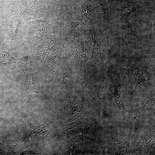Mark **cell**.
Here are the masks:
<instances>
[{
  "label": "cell",
  "instance_id": "7",
  "mask_svg": "<svg viewBox=\"0 0 155 155\" xmlns=\"http://www.w3.org/2000/svg\"><path fill=\"white\" fill-rule=\"evenodd\" d=\"M31 58L26 57L18 59L17 67L20 68L26 75L28 86L36 92L35 84L34 79V64Z\"/></svg>",
  "mask_w": 155,
  "mask_h": 155
},
{
  "label": "cell",
  "instance_id": "3",
  "mask_svg": "<svg viewBox=\"0 0 155 155\" xmlns=\"http://www.w3.org/2000/svg\"><path fill=\"white\" fill-rule=\"evenodd\" d=\"M88 32L91 35L93 42L92 53L89 60L91 63L99 67L105 75L102 69V67L104 69L108 67L104 63L101 53L100 45L102 41V32L100 28L96 25L90 26Z\"/></svg>",
  "mask_w": 155,
  "mask_h": 155
},
{
  "label": "cell",
  "instance_id": "9",
  "mask_svg": "<svg viewBox=\"0 0 155 155\" xmlns=\"http://www.w3.org/2000/svg\"><path fill=\"white\" fill-rule=\"evenodd\" d=\"M154 135L147 131H144L141 134L137 145L132 153L137 151L148 152L154 148Z\"/></svg>",
  "mask_w": 155,
  "mask_h": 155
},
{
  "label": "cell",
  "instance_id": "2",
  "mask_svg": "<svg viewBox=\"0 0 155 155\" xmlns=\"http://www.w3.org/2000/svg\"><path fill=\"white\" fill-rule=\"evenodd\" d=\"M60 64L62 75V87L66 96L64 108L66 103H67V106L68 102L70 101L71 92L77 83L75 82V74L73 71V66L71 62L65 57L61 59Z\"/></svg>",
  "mask_w": 155,
  "mask_h": 155
},
{
  "label": "cell",
  "instance_id": "1",
  "mask_svg": "<svg viewBox=\"0 0 155 155\" xmlns=\"http://www.w3.org/2000/svg\"><path fill=\"white\" fill-rule=\"evenodd\" d=\"M85 34L75 40V42L66 50L65 55L72 63L78 74V79L86 83L88 80L86 64L89 58L86 55L84 49Z\"/></svg>",
  "mask_w": 155,
  "mask_h": 155
},
{
  "label": "cell",
  "instance_id": "13",
  "mask_svg": "<svg viewBox=\"0 0 155 155\" xmlns=\"http://www.w3.org/2000/svg\"><path fill=\"white\" fill-rule=\"evenodd\" d=\"M17 60L3 49L0 48V63L13 70L17 67Z\"/></svg>",
  "mask_w": 155,
  "mask_h": 155
},
{
  "label": "cell",
  "instance_id": "14",
  "mask_svg": "<svg viewBox=\"0 0 155 155\" xmlns=\"http://www.w3.org/2000/svg\"><path fill=\"white\" fill-rule=\"evenodd\" d=\"M38 153H35L32 151L30 149V146L27 150L25 151L21 152L19 153L20 155L22 154H29V155H35Z\"/></svg>",
  "mask_w": 155,
  "mask_h": 155
},
{
  "label": "cell",
  "instance_id": "8",
  "mask_svg": "<svg viewBox=\"0 0 155 155\" xmlns=\"http://www.w3.org/2000/svg\"><path fill=\"white\" fill-rule=\"evenodd\" d=\"M90 27L75 16L70 19L67 29V35L70 38L76 40L88 32Z\"/></svg>",
  "mask_w": 155,
  "mask_h": 155
},
{
  "label": "cell",
  "instance_id": "6",
  "mask_svg": "<svg viewBox=\"0 0 155 155\" xmlns=\"http://www.w3.org/2000/svg\"><path fill=\"white\" fill-rule=\"evenodd\" d=\"M105 76L106 87L112 94L117 107L125 118L127 119V113L123 104V94L121 87L115 80Z\"/></svg>",
  "mask_w": 155,
  "mask_h": 155
},
{
  "label": "cell",
  "instance_id": "11",
  "mask_svg": "<svg viewBox=\"0 0 155 155\" xmlns=\"http://www.w3.org/2000/svg\"><path fill=\"white\" fill-rule=\"evenodd\" d=\"M133 128L131 127L127 136L121 142L111 144L116 155H126L129 152L130 136Z\"/></svg>",
  "mask_w": 155,
  "mask_h": 155
},
{
  "label": "cell",
  "instance_id": "15",
  "mask_svg": "<svg viewBox=\"0 0 155 155\" xmlns=\"http://www.w3.org/2000/svg\"><path fill=\"white\" fill-rule=\"evenodd\" d=\"M154 31H155V22H154Z\"/></svg>",
  "mask_w": 155,
  "mask_h": 155
},
{
  "label": "cell",
  "instance_id": "4",
  "mask_svg": "<svg viewBox=\"0 0 155 155\" xmlns=\"http://www.w3.org/2000/svg\"><path fill=\"white\" fill-rule=\"evenodd\" d=\"M122 70L129 73L134 78L135 83V88L132 92L142 82L155 79V74L146 69L131 65H125L120 66Z\"/></svg>",
  "mask_w": 155,
  "mask_h": 155
},
{
  "label": "cell",
  "instance_id": "10",
  "mask_svg": "<svg viewBox=\"0 0 155 155\" xmlns=\"http://www.w3.org/2000/svg\"><path fill=\"white\" fill-rule=\"evenodd\" d=\"M63 52L60 38H56L53 46L49 50L45 63L46 65H58L60 64Z\"/></svg>",
  "mask_w": 155,
  "mask_h": 155
},
{
  "label": "cell",
  "instance_id": "12",
  "mask_svg": "<svg viewBox=\"0 0 155 155\" xmlns=\"http://www.w3.org/2000/svg\"><path fill=\"white\" fill-rule=\"evenodd\" d=\"M138 99L142 105L143 115L146 117L154 115V98H138Z\"/></svg>",
  "mask_w": 155,
  "mask_h": 155
},
{
  "label": "cell",
  "instance_id": "5",
  "mask_svg": "<svg viewBox=\"0 0 155 155\" xmlns=\"http://www.w3.org/2000/svg\"><path fill=\"white\" fill-rule=\"evenodd\" d=\"M75 16L88 26L98 23L95 9L88 3H83L75 9Z\"/></svg>",
  "mask_w": 155,
  "mask_h": 155
}]
</instances>
